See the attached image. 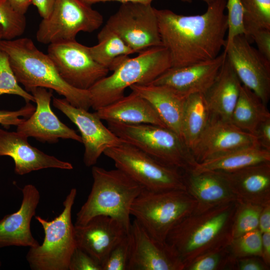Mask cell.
<instances>
[{
  "label": "cell",
  "mask_w": 270,
  "mask_h": 270,
  "mask_svg": "<svg viewBox=\"0 0 270 270\" xmlns=\"http://www.w3.org/2000/svg\"><path fill=\"white\" fill-rule=\"evenodd\" d=\"M226 0H215L201 14L184 16L156 9L162 43L172 67L211 60L220 54L228 32Z\"/></svg>",
  "instance_id": "cell-1"
},
{
  "label": "cell",
  "mask_w": 270,
  "mask_h": 270,
  "mask_svg": "<svg viewBox=\"0 0 270 270\" xmlns=\"http://www.w3.org/2000/svg\"><path fill=\"white\" fill-rule=\"evenodd\" d=\"M238 204L236 200L202 212H193L170 232L165 242L182 270L200 256L230 245Z\"/></svg>",
  "instance_id": "cell-2"
},
{
  "label": "cell",
  "mask_w": 270,
  "mask_h": 270,
  "mask_svg": "<svg viewBox=\"0 0 270 270\" xmlns=\"http://www.w3.org/2000/svg\"><path fill=\"white\" fill-rule=\"evenodd\" d=\"M0 49L8 56L18 82L28 92L37 88L54 90L72 106L88 110L91 108L88 90L75 88L65 82L48 56L28 38L2 40Z\"/></svg>",
  "instance_id": "cell-3"
},
{
  "label": "cell",
  "mask_w": 270,
  "mask_h": 270,
  "mask_svg": "<svg viewBox=\"0 0 270 270\" xmlns=\"http://www.w3.org/2000/svg\"><path fill=\"white\" fill-rule=\"evenodd\" d=\"M93 184L88 196L76 214L74 225L82 226L100 215L110 216L130 231V208L143 188L122 171L92 166Z\"/></svg>",
  "instance_id": "cell-4"
},
{
  "label": "cell",
  "mask_w": 270,
  "mask_h": 270,
  "mask_svg": "<svg viewBox=\"0 0 270 270\" xmlns=\"http://www.w3.org/2000/svg\"><path fill=\"white\" fill-rule=\"evenodd\" d=\"M170 67V54L162 46L128 58L112 74L102 78L88 90L91 108L96 111L121 98L124 96L125 90L132 85L151 84Z\"/></svg>",
  "instance_id": "cell-5"
},
{
  "label": "cell",
  "mask_w": 270,
  "mask_h": 270,
  "mask_svg": "<svg viewBox=\"0 0 270 270\" xmlns=\"http://www.w3.org/2000/svg\"><path fill=\"white\" fill-rule=\"evenodd\" d=\"M196 205L186 190L154 192L143 188L132 205L130 215L152 236L164 242L170 232L194 212Z\"/></svg>",
  "instance_id": "cell-6"
},
{
  "label": "cell",
  "mask_w": 270,
  "mask_h": 270,
  "mask_svg": "<svg viewBox=\"0 0 270 270\" xmlns=\"http://www.w3.org/2000/svg\"><path fill=\"white\" fill-rule=\"evenodd\" d=\"M107 123L108 128L124 142L167 166L188 172L197 164L182 138L166 127L148 124Z\"/></svg>",
  "instance_id": "cell-7"
},
{
  "label": "cell",
  "mask_w": 270,
  "mask_h": 270,
  "mask_svg": "<svg viewBox=\"0 0 270 270\" xmlns=\"http://www.w3.org/2000/svg\"><path fill=\"white\" fill-rule=\"evenodd\" d=\"M76 188L70 190L63 202L64 209L56 218L48 221L35 218L44 233L42 244L30 247L26 260L33 270H68L70 258L77 247L72 210L76 196Z\"/></svg>",
  "instance_id": "cell-8"
},
{
  "label": "cell",
  "mask_w": 270,
  "mask_h": 270,
  "mask_svg": "<svg viewBox=\"0 0 270 270\" xmlns=\"http://www.w3.org/2000/svg\"><path fill=\"white\" fill-rule=\"evenodd\" d=\"M104 154L120 170L146 190L160 192L186 190L184 172L167 166L124 142Z\"/></svg>",
  "instance_id": "cell-9"
},
{
  "label": "cell",
  "mask_w": 270,
  "mask_h": 270,
  "mask_svg": "<svg viewBox=\"0 0 270 270\" xmlns=\"http://www.w3.org/2000/svg\"><path fill=\"white\" fill-rule=\"evenodd\" d=\"M103 22L98 12L81 0H56L49 16L39 24L36 39L48 44L75 40L78 32H92Z\"/></svg>",
  "instance_id": "cell-10"
},
{
  "label": "cell",
  "mask_w": 270,
  "mask_h": 270,
  "mask_svg": "<svg viewBox=\"0 0 270 270\" xmlns=\"http://www.w3.org/2000/svg\"><path fill=\"white\" fill-rule=\"evenodd\" d=\"M104 26L118 34L136 53L162 46L156 8L150 4L122 3Z\"/></svg>",
  "instance_id": "cell-11"
},
{
  "label": "cell",
  "mask_w": 270,
  "mask_h": 270,
  "mask_svg": "<svg viewBox=\"0 0 270 270\" xmlns=\"http://www.w3.org/2000/svg\"><path fill=\"white\" fill-rule=\"evenodd\" d=\"M47 54L62 78L78 89L88 90L109 72L92 58L89 46L76 40L48 44Z\"/></svg>",
  "instance_id": "cell-12"
},
{
  "label": "cell",
  "mask_w": 270,
  "mask_h": 270,
  "mask_svg": "<svg viewBox=\"0 0 270 270\" xmlns=\"http://www.w3.org/2000/svg\"><path fill=\"white\" fill-rule=\"evenodd\" d=\"M224 48L242 84L266 106L270 97V61L251 46L244 34L235 36Z\"/></svg>",
  "instance_id": "cell-13"
},
{
  "label": "cell",
  "mask_w": 270,
  "mask_h": 270,
  "mask_svg": "<svg viewBox=\"0 0 270 270\" xmlns=\"http://www.w3.org/2000/svg\"><path fill=\"white\" fill-rule=\"evenodd\" d=\"M52 104L78 128L84 146V162L87 167L94 166L106 150L124 142L102 123L96 112L75 107L64 98H54Z\"/></svg>",
  "instance_id": "cell-14"
},
{
  "label": "cell",
  "mask_w": 270,
  "mask_h": 270,
  "mask_svg": "<svg viewBox=\"0 0 270 270\" xmlns=\"http://www.w3.org/2000/svg\"><path fill=\"white\" fill-rule=\"evenodd\" d=\"M36 106L33 114L17 126L16 132L41 142L54 144L60 138L71 139L82 142L80 136L62 123L50 107L52 90L37 88L31 92Z\"/></svg>",
  "instance_id": "cell-15"
},
{
  "label": "cell",
  "mask_w": 270,
  "mask_h": 270,
  "mask_svg": "<svg viewBox=\"0 0 270 270\" xmlns=\"http://www.w3.org/2000/svg\"><path fill=\"white\" fill-rule=\"evenodd\" d=\"M252 146H259L253 134L238 128L230 122L211 116L192 152L198 163L234 150Z\"/></svg>",
  "instance_id": "cell-16"
},
{
  "label": "cell",
  "mask_w": 270,
  "mask_h": 270,
  "mask_svg": "<svg viewBox=\"0 0 270 270\" xmlns=\"http://www.w3.org/2000/svg\"><path fill=\"white\" fill-rule=\"evenodd\" d=\"M130 256L128 270H182L172 250L152 236L134 220L129 231Z\"/></svg>",
  "instance_id": "cell-17"
},
{
  "label": "cell",
  "mask_w": 270,
  "mask_h": 270,
  "mask_svg": "<svg viewBox=\"0 0 270 270\" xmlns=\"http://www.w3.org/2000/svg\"><path fill=\"white\" fill-rule=\"evenodd\" d=\"M226 58L224 51L216 58L180 67H170L151 84L170 87L187 96L204 94L216 78Z\"/></svg>",
  "instance_id": "cell-18"
},
{
  "label": "cell",
  "mask_w": 270,
  "mask_h": 270,
  "mask_svg": "<svg viewBox=\"0 0 270 270\" xmlns=\"http://www.w3.org/2000/svg\"><path fill=\"white\" fill-rule=\"evenodd\" d=\"M128 232L118 220L103 215L92 218L84 225H74L77 247L101 266L111 250Z\"/></svg>",
  "instance_id": "cell-19"
},
{
  "label": "cell",
  "mask_w": 270,
  "mask_h": 270,
  "mask_svg": "<svg viewBox=\"0 0 270 270\" xmlns=\"http://www.w3.org/2000/svg\"><path fill=\"white\" fill-rule=\"evenodd\" d=\"M0 156L11 157L14 162L15 172L21 176L44 168H73L70 162L47 154L31 146L24 135L2 129H0Z\"/></svg>",
  "instance_id": "cell-20"
},
{
  "label": "cell",
  "mask_w": 270,
  "mask_h": 270,
  "mask_svg": "<svg viewBox=\"0 0 270 270\" xmlns=\"http://www.w3.org/2000/svg\"><path fill=\"white\" fill-rule=\"evenodd\" d=\"M22 199L16 212L0 220V248L9 246H35L38 242L33 236L30 222L40 200V192L33 184L22 189Z\"/></svg>",
  "instance_id": "cell-21"
},
{
  "label": "cell",
  "mask_w": 270,
  "mask_h": 270,
  "mask_svg": "<svg viewBox=\"0 0 270 270\" xmlns=\"http://www.w3.org/2000/svg\"><path fill=\"white\" fill-rule=\"evenodd\" d=\"M220 172L237 201L262 206L270 204V162Z\"/></svg>",
  "instance_id": "cell-22"
},
{
  "label": "cell",
  "mask_w": 270,
  "mask_h": 270,
  "mask_svg": "<svg viewBox=\"0 0 270 270\" xmlns=\"http://www.w3.org/2000/svg\"><path fill=\"white\" fill-rule=\"evenodd\" d=\"M129 88L148 101L166 126L182 139V122L186 96L170 87L152 84H134Z\"/></svg>",
  "instance_id": "cell-23"
},
{
  "label": "cell",
  "mask_w": 270,
  "mask_h": 270,
  "mask_svg": "<svg viewBox=\"0 0 270 270\" xmlns=\"http://www.w3.org/2000/svg\"><path fill=\"white\" fill-rule=\"evenodd\" d=\"M186 190L196 202L194 212H202L216 206L236 201L220 172L198 174L184 172Z\"/></svg>",
  "instance_id": "cell-24"
},
{
  "label": "cell",
  "mask_w": 270,
  "mask_h": 270,
  "mask_svg": "<svg viewBox=\"0 0 270 270\" xmlns=\"http://www.w3.org/2000/svg\"><path fill=\"white\" fill-rule=\"evenodd\" d=\"M242 86L226 56L214 82L204 94L211 116L230 122Z\"/></svg>",
  "instance_id": "cell-25"
},
{
  "label": "cell",
  "mask_w": 270,
  "mask_h": 270,
  "mask_svg": "<svg viewBox=\"0 0 270 270\" xmlns=\"http://www.w3.org/2000/svg\"><path fill=\"white\" fill-rule=\"evenodd\" d=\"M95 112L106 122L148 124L166 127L149 102L134 92Z\"/></svg>",
  "instance_id": "cell-26"
},
{
  "label": "cell",
  "mask_w": 270,
  "mask_h": 270,
  "mask_svg": "<svg viewBox=\"0 0 270 270\" xmlns=\"http://www.w3.org/2000/svg\"><path fill=\"white\" fill-rule=\"evenodd\" d=\"M270 162V151L259 146H252L234 150L197 163L190 172H230Z\"/></svg>",
  "instance_id": "cell-27"
},
{
  "label": "cell",
  "mask_w": 270,
  "mask_h": 270,
  "mask_svg": "<svg viewBox=\"0 0 270 270\" xmlns=\"http://www.w3.org/2000/svg\"><path fill=\"white\" fill-rule=\"evenodd\" d=\"M210 116L204 94H194L186 96L182 122V138L191 152L206 128Z\"/></svg>",
  "instance_id": "cell-28"
},
{
  "label": "cell",
  "mask_w": 270,
  "mask_h": 270,
  "mask_svg": "<svg viewBox=\"0 0 270 270\" xmlns=\"http://www.w3.org/2000/svg\"><path fill=\"white\" fill-rule=\"evenodd\" d=\"M270 117V114L260 98L242 84L230 122L238 128L254 134L258 125Z\"/></svg>",
  "instance_id": "cell-29"
},
{
  "label": "cell",
  "mask_w": 270,
  "mask_h": 270,
  "mask_svg": "<svg viewBox=\"0 0 270 270\" xmlns=\"http://www.w3.org/2000/svg\"><path fill=\"white\" fill-rule=\"evenodd\" d=\"M98 44L89 46L92 58L100 65L114 71L136 53L115 32L104 26L98 34Z\"/></svg>",
  "instance_id": "cell-30"
},
{
  "label": "cell",
  "mask_w": 270,
  "mask_h": 270,
  "mask_svg": "<svg viewBox=\"0 0 270 270\" xmlns=\"http://www.w3.org/2000/svg\"><path fill=\"white\" fill-rule=\"evenodd\" d=\"M243 8L245 36L261 28L270 29V0H240Z\"/></svg>",
  "instance_id": "cell-31"
},
{
  "label": "cell",
  "mask_w": 270,
  "mask_h": 270,
  "mask_svg": "<svg viewBox=\"0 0 270 270\" xmlns=\"http://www.w3.org/2000/svg\"><path fill=\"white\" fill-rule=\"evenodd\" d=\"M238 202L231 230L232 240L258 228L260 212L264 206Z\"/></svg>",
  "instance_id": "cell-32"
},
{
  "label": "cell",
  "mask_w": 270,
  "mask_h": 270,
  "mask_svg": "<svg viewBox=\"0 0 270 270\" xmlns=\"http://www.w3.org/2000/svg\"><path fill=\"white\" fill-rule=\"evenodd\" d=\"M0 24L3 28V40H11L22 35L26 20L12 7L8 0H0Z\"/></svg>",
  "instance_id": "cell-33"
},
{
  "label": "cell",
  "mask_w": 270,
  "mask_h": 270,
  "mask_svg": "<svg viewBox=\"0 0 270 270\" xmlns=\"http://www.w3.org/2000/svg\"><path fill=\"white\" fill-rule=\"evenodd\" d=\"M229 248L234 259L248 256L261 258L262 232L258 228L248 232L232 240L229 245Z\"/></svg>",
  "instance_id": "cell-34"
},
{
  "label": "cell",
  "mask_w": 270,
  "mask_h": 270,
  "mask_svg": "<svg viewBox=\"0 0 270 270\" xmlns=\"http://www.w3.org/2000/svg\"><path fill=\"white\" fill-rule=\"evenodd\" d=\"M4 94L18 96L22 98L26 103L35 102L32 94L18 84L8 54L0 49V96Z\"/></svg>",
  "instance_id": "cell-35"
},
{
  "label": "cell",
  "mask_w": 270,
  "mask_h": 270,
  "mask_svg": "<svg viewBox=\"0 0 270 270\" xmlns=\"http://www.w3.org/2000/svg\"><path fill=\"white\" fill-rule=\"evenodd\" d=\"M232 261L229 246H228L200 256L185 270H217L231 268Z\"/></svg>",
  "instance_id": "cell-36"
},
{
  "label": "cell",
  "mask_w": 270,
  "mask_h": 270,
  "mask_svg": "<svg viewBox=\"0 0 270 270\" xmlns=\"http://www.w3.org/2000/svg\"><path fill=\"white\" fill-rule=\"evenodd\" d=\"M130 250L128 232L110 252L102 264V270H128Z\"/></svg>",
  "instance_id": "cell-37"
},
{
  "label": "cell",
  "mask_w": 270,
  "mask_h": 270,
  "mask_svg": "<svg viewBox=\"0 0 270 270\" xmlns=\"http://www.w3.org/2000/svg\"><path fill=\"white\" fill-rule=\"evenodd\" d=\"M228 32L224 46L228 45L236 36L244 34L243 8L240 0H228Z\"/></svg>",
  "instance_id": "cell-38"
},
{
  "label": "cell",
  "mask_w": 270,
  "mask_h": 270,
  "mask_svg": "<svg viewBox=\"0 0 270 270\" xmlns=\"http://www.w3.org/2000/svg\"><path fill=\"white\" fill-rule=\"evenodd\" d=\"M68 270H102V267L94 258L76 247L70 258Z\"/></svg>",
  "instance_id": "cell-39"
},
{
  "label": "cell",
  "mask_w": 270,
  "mask_h": 270,
  "mask_svg": "<svg viewBox=\"0 0 270 270\" xmlns=\"http://www.w3.org/2000/svg\"><path fill=\"white\" fill-rule=\"evenodd\" d=\"M36 108L30 103L17 110H0V124L8 128L10 126H18L34 112Z\"/></svg>",
  "instance_id": "cell-40"
},
{
  "label": "cell",
  "mask_w": 270,
  "mask_h": 270,
  "mask_svg": "<svg viewBox=\"0 0 270 270\" xmlns=\"http://www.w3.org/2000/svg\"><path fill=\"white\" fill-rule=\"evenodd\" d=\"M250 39L254 41L258 52L270 61V29L256 30L250 35Z\"/></svg>",
  "instance_id": "cell-41"
},
{
  "label": "cell",
  "mask_w": 270,
  "mask_h": 270,
  "mask_svg": "<svg viewBox=\"0 0 270 270\" xmlns=\"http://www.w3.org/2000/svg\"><path fill=\"white\" fill-rule=\"evenodd\" d=\"M238 270H268V266L260 257L248 256L234 259L232 268Z\"/></svg>",
  "instance_id": "cell-42"
},
{
  "label": "cell",
  "mask_w": 270,
  "mask_h": 270,
  "mask_svg": "<svg viewBox=\"0 0 270 270\" xmlns=\"http://www.w3.org/2000/svg\"><path fill=\"white\" fill-rule=\"evenodd\" d=\"M253 135L260 148L270 151V117L258 125Z\"/></svg>",
  "instance_id": "cell-43"
},
{
  "label": "cell",
  "mask_w": 270,
  "mask_h": 270,
  "mask_svg": "<svg viewBox=\"0 0 270 270\" xmlns=\"http://www.w3.org/2000/svg\"><path fill=\"white\" fill-rule=\"evenodd\" d=\"M56 0H32V4L37 8L42 18L48 17L52 9Z\"/></svg>",
  "instance_id": "cell-44"
},
{
  "label": "cell",
  "mask_w": 270,
  "mask_h": 270,
  "mask_svg": "<svg viewBox=\"0 0 270 270\" xmlns=\"http://www.w3.org/2000/svg\"><path fill=\"white\" fill-rule=\"evenodd\" d=\"M258 228L262 233L270 232V204L262 208L259 218Z\"/></svg>",
  "instance_id": "cell-45"
},
{
  "label": "cell",
  "mask_w": 270,
  "mask_h": 270,
  "mask_svg": "<svg viewBox=\"0 0 270 270\" xmlns=\"http://www.w3.org/2000/svg\"><path fill=\"white\" fill-rule=\"evenodd\" d=\"M262 255L261 258L270 267V232L262 233Z\"/></svg>",
  "instance_id": "cell-46"
},
{
  "label": "cell",
  "mask_w": 270,
  "mask_h": 270,
  "mask_svg": "<svg viewBox=\"0 0 270 270\" xmlns=\"http://www.w3.org/2000/svg\"><path fill=\"white\" fill-rule=\"evenodd\" d=\"M12 7L18 12L25 14L32 0H8Z\"/></svg>",
  "instance_id": "cell-47"
},
{
  "label": "cell",
  "mask_w": 270,
  "mask_h": 270,
  "mask_svg": "<svg viewBox=\"0 0 270 270\" xmlns=\"http://www.w3.org/2000/svg\"><path fill=\"white\" fill-rule=\"evenodd\" d=\"M83 2L92 5L94 4L100 2H106L110 1L118 2L122 3L125 2H134V3H142V4H151L152 2L154 0H81ZM183 2H192V0H180Z\"/></svg>",
  "instance_id": "cell-48"
},
{
  "label": "cell",
  "mask_w": 270,
  "mask_h": 270,
  "mask_svg": "<svg viewBox=\"0 0 270 270\" xmlns=\"http://www.w3.org/2000/svg\"><path fill=\"white\" fill-rule=\"evenodd\" d=\"M4 31L2 26L0 24V42L3 40Z\"/></svg>",
  "instance_id": "cell-49"
},
{
  "label": "cell",
  "mask_w": 270,
  "mask_h": 270,
  "mask_svg": "<svg viewBox=\"0 0 270 270\" xmlns=\"http://www.w3.org/2000/svg\"><path fill=\"white\" fill-rule=\"evenodd\" d=\"M1 265H2V264H1V262H0V266H1Z\"/></svg>",
  "instance_id": "cell-50"
}]
</instances>
